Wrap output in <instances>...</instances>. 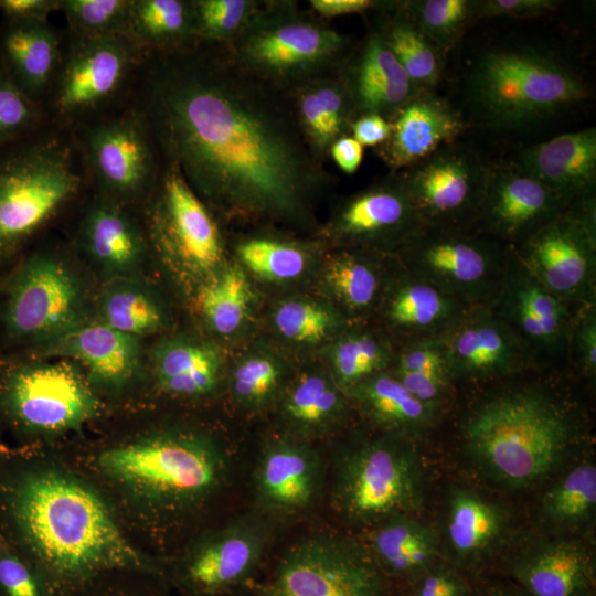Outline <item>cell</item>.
Wrapping results in <instances>:
<instances>
[{
    "instance_id": "obj_1",
    "label": "cell",
    "mask_w": 596,
    "mask_h": 596,
    "mask_svg": "<svg viewBox=\"0 0 596 596\" xmlns=\"http://www.w3.org/2000/svg\"><path fill=\"white\" fill-rule=\"evenodd\" d=\"M131 104L162 159L216 216L305 225L332 182L287 95L241 68L224 44L147 52Z\"/></svg>"
},
{
    "instance_id": "obj_2",
    "label": "cell",
    "mask_w": 596,
    "mask_h": 596,
    "mask_svg": "<svg viewBox=\"0 0 596 596\" xmlns=\"http://www.w3.org/2000/svg\"><path fill=\"white\" fill-rule=\"evenodd\" d=\"M99 490L131 543L159 564L216 522L234 451L210 424L161 409L107 413L56 446Z\"/></svg>"
},
{
    "instance_id": "obj_3",
    "label": "cell",
    "mask_w": 596,
    "mask_h": 596,
    "mask_svg": "<svg viewBox=\"0 0 596 596\" xmlns=\"http://www.w3.org/2000/svg\"><path fill=\"white\" fill-rule=\"evenodd\" d=\"M0 533L40 571L54 596L111 570L161 574L94 483L55 447H2Z\"/></svg>"
},
{
    "instance_id": "obj_4",
    "label": "cell",
    "mask_w": 596,
    "mask_h": 596,
    "mask_svg": "<svg viewBox=\"0 0 596 596\" xmlns=\"http://www.w3.org/2000/svg\"><path fill=\"white\" fill-rule=\"evenodd\" d=\"M471 119L498 131H524L573 109L589 96L579 70L542 44L507 42L483 47L464 77Z\"/></svg>"
},
{
    "instance_id": "obj_5",
    "label": "cell",
    "mask_w": 596,
    "mask_h": 596,
    "mask_svg": "<svg viewBox=\"0 0 596 596\" xmlns=\"http://www.w3.org/2000/svg\"><path fill=\"white\" fill-rule=\"evenodd\" d=\"M468 454L494 480L512 488L540 481L563 460L577 435L567 407L536 384L502 391L467 415Z\"/></svg>"
},
{
    "instance_id": "obj_6",
    "label": "cell",
    "mask_w": 596,
    "mask_h": 596,
    "mask_svg": "<svg viewBox=\"0 0 596 596\" xmlns=\"http://www.w3.org/2000/svg\"><path fill=\"white\" fill-rule=\"evenodd\" d=\"M87 193L71 129L47 124L0 147V277Z\"/></svg>"
},
{
    "instance_id": "obj_7",
    "label": "cell",
    "mask_w": 596,
    "mask_h": 596,
    "mask_svg": "<svg viewBox=\"0 0 596 596\" xmlns=\"http://www.w3.org/2000/svg\"><path fill=\"white\" fill-rule=\"evenodd\" d=\"M108 413L70 361L30 354L0 355V425L14 446L56 447Z\"/></svg>"
},
{
    "instance_id": "obj_8",
    "label": "cell",
    "mask_w": 596,
    "mask_h": 596,
    "mask_svg": "<svg viewBox=\"0 0 596 596\" xmlns=\"http://www.w3.org/2000/svg\"><path fill=\"white\" fill-rule=\"evenodd\" d=\"M349 36L294 0H260L246 26L226 47L252 76L287 94L338 70L352 46Z\"/></svg>"
},
{
    "instance_id": "obj_9",
    "label": "cell",
    "mask_w": 596,
    "mask_h": 596,
    "mask_svg": "<svg viewBox=\"0 0 596 596\" xmlns=\"http://www.w3.org/2000/svg\"><path fill=\"white\" fill-rule=\"evenodd\" d=\"M61 247H30L0 277V355L30 353L84 321V291Z\"/></svg>"
},
{
    "instance_id": "obj_10",
    "label": "cell",
    "mask_w": 596,
    "mask_h": 596,
    "mask_svg": "<svg viewBox=\"0 0 596 596\" xmlns=\"http://www.w3.org/2000/svg\"><path fill=\"white\" fill-rule=\"evenodd\" d=\"M64 32L61 65L43 103L49 123L73 129L128 106L147 51L124 34Z\"/></svg>"
},
{
    "instance_id": "obj_11",
    "label": "cell",
    "mask_w": 596,
    "mask_h": 596,
    "mask_svg": "<svg viewBox=\"0 0 596 596\" xmlns=\"http://www.w3.org/2000/svg\"><path fill=\"white\" fill-rule=\"evenodd\" d=\"M332 502L349 522L374 526L423 505V468L411 440L383 434L361 439L337 458Z\"/></svg>"
},
{
    "instance_id": "obj_12",
    "label": "cell",
    "mask_w": 596,
    "mask_h": 596,
    "mask_svg": "<svg viewBox=\"0 0 596 596\" xmlns=\"http://www.w3.org/2000/svg\"><path fill=\"white\" fill-rule=\"evenodd\" d=\"M276 522L252 509L194 533L161 562L178 596H235L254 582Z\"/></svg>"
},
{
    "instance_id": "obj_13",
    "label": "cell",
    "mask_w": 596,
    "mask_h": 596,
    "mask_svg": "<svg viewBox=\"0 0 596 596\" xmlns=\"http://www.w3.org/2000/svg\"><path fill=\"white\" fill-rule=\"evenodd\" d=\"M139 214L150 254L171 269L201 284L224 266L225 242L217 216L174 163L163 160Z\"/></svg>"
},
{
    "instance_id": "obj_14",
    "label": "cell",
    "mask_w": 596,
    "mask_h": 596,
    "mask_svg": "<svg viewBox=\"0 0 596 596\" xmlns=\"http://www.w3.org/2000/svg\"><path fill=\"white\" fill-rule=\"evenodd\" d=\"M71 130L88 192L139 211L156 185L163 163L140 110L130 103Z\"/></svg>"
},
{
    "instance_id": "obj_15",
    "label": "cell",
    "mask_w": 596,
    "mask_h": 596,
    "mask_svg": "<svg viewBox=\"0 0 596 596\" xmlns=\"http://www.w3.org/2000/svg\"><path fill=\"white\" fill-rule=\"evenodd\" d=\"M510 247L471 230L423 226L393 256L413 276L481 307L498 294Z\"/></svg>"
},
{
    "instance_id": "obj_16",
    "label": "cell",
    "mask_w": 596,
    "mask_h": 596,
    "mask_svg": "<svg viewBox=\"0 0 596 596\" xmlns=\"http://www.w3.org/2000/svg\"><path fill=\"white\" fill-rule=\"evenodd\" d=\"M247 589L251 596H385V582L368 546L318 532L290 545L266 579Z\"/></svg>"
},
{
    "instance_id": "obj_17",
    "label": "cell",
    "mask_w": 596,
    "mask_h": 596,
    "mask_svg": "<svg viewBox=\"0 0 596 596\" xmlns=\"http://www.w3.org/2000/svg\"><path fill=\"white\" fill-rule=\"evenodd\" d=\"M511 248L547 290L571 307L596 302V195L571 203Z\"/></svg>"
},
{
    "instance_id": "obj_18",
    "label": "cell",
    "mask_w": 596,
    "mask_h": 596,
    "mask_svg": "<svg viewBox=\"0 0 596 596\" xmlns=\"http://www.w3.org/2000/svg\"><path fill=\"white\" fill-rule=\"evenodd\" d=\"M487 172L473 148L454 141L397 173L424 226L470 230Z\"/></svg>"
},
{
    "instance_id": "obj_19",
    "label": "cell",
    "mask_w": 596,
    "mask_h": 596,
    "mask_svg": "<svg viewBox=\"0 0 596 596\" xmlns=\"http://www.w3.org/2000/svg\"><path fill=\"white\" fill-rule=\"evenodd\" d=\"M23 354L74 360L108 413L134 406L146 381L139 338L117 331L100 320L83 322Z\"/></svg>"
},
{
    "instance_id": "obj_20",
    "label": "cell",
    "mask_w": 596,
    "mask_h": 596,
    "mask_svg": "<svg viewBox=\"0 0 596 596\" xmlns=\"http://www.w3.org/2000/svg\"><path fill=\"white\" fill-rule=\"evenodd\" d=\"M424 223L397 172L347 196L318 233L332 248H362L393 255Z\"/></svg>"
},
{
    "instance_id": "obj_21",
    "label": "cell",
    "mask_w": 596,
    "mask_h": 596,
    "mask_svg": "<svg viewBox=\"0 0 596 596\" xmlns=\"http://www.w3.org/2000/svg\"><path fill=\"white\" fill-rule=\"evenodd\" d=\"M570 204L514 161L488 164L482 200L470 230L513 247Z\"/></svg>"
},
{
    "instance_id": "obj_22",
    "label": "cell",
    "mask_w": 596,
    "mask_h": 596,
    "mask_svg": "<svg viewBox=\"0 0 596 596\" xmlns=\"http://www.w3.org/2000/svg\"><path fill=\"white\" fill-rule=\"evenodd\" d=\"M323 478L322 458L312 443L280 434L258 453L253 509L276 523L304 514L318 501Z\"/></svg>"
},
{
    "instance_id": "obj_23",
    "label": "cell",
    "mask_w": 596,
    "mask_h": 596,
    "mask_svg": "<svg viewBox=\"0 0 596 596\" xmlns=\"http://www.w3.org/2000/svg\"><path fill=\"white\" fill-rule=\"evenodd\" d=\"M524 340L535 360L555 359L570 347L574 312L517 258H507L501 284L489 306Z\"/></svg>"
},
{
    "instance_id": "obj_24",
    "label": "cell",
    "mask_w": 596,
    "mask_h": 596,
    "mask_svg": "<svg viewBox=\"0 0 596 596\" xmlns=\"http://www.w3.org/2000/svg\"><path fill=\"white\" fill-rule=\"evenodd\" d=\"M445 338L450 382L505 376L536 361L520 334L489 306L472 308Z\"/></svg>"
},
{
    "instance_id": "obj_25",
    "label": "cell",
    "mask_w": 596,
    "mask_h": 596,
    "mask_svg": "<svg viewBox=\"0 0 596 596\" xmlns=\"http://www.w3.org/2000/svg\"><path fill=\"white\" fill-rule=\"evenodd\" d=\"M222 383L223 359L213 344L169 338L155 349L151 374L132 407L160 408L166 402L202 404L217 395Z\"/></svg>"
},
{
    "instance_id": "obj_26",
    "label": "cell",
    "mask_w": 596,
    "mask_h": 596,
    "mask_svg": "<svg viewBox=\"0 0 596 596\" xmlns=\"http://www.w3.org/2000/svg\"><path fill=\"white\" fill-rule=\"evenodd\" d=\"M78 207L74 247L110 279L131 277L150 254L139 211L91 192Z\"/></svg>"
},
{
    "instance_id": "obj_27",
    "label": "cell",
    "mask_w": 596,
    "mask_h": 596,
    "mask_svg": "<svg viewBox=\"0 0 596 596\" xmlns=\"http://www.w3.org/2000/svg\"><path fill=\"white\" fill-rule=\"evenodd\" d=\"M387 121L390 135L374 152L391 172L402 171L457 141L468 126L462 111L435 91L415 92Z\"/></svg>"
},
{
    "instance_id": "obj_28",
    "label": "cell",
    "mask_w": 596,
    "mask_h": 596,
    "mask_svg": "<svg viewBox=\"0 0 596 596\" xmlns=\"http://www.w3.org/2000/svg\"><path fill=\"white\" fill-rule=\"evenodd\" d=\"M376 313L386 329L403 343L445 337L472 308L413 276L396 262Z\"/></svg>"
},
{
    "instance_id": "obj_29",
    "label": "cell",
    "mask_w": 596,
    "mask_h": 596,
    "mask_svg": "<svg viewBox=\"0 0 596 596\" xmlns=\"http://www.w3.org/2000/svg\"><path fill=\"white\" fill-rule=\"evenodd\" d=\"M358 116L389 119L414 93L406 73L372 25L353 42L338 67Z\"/></svg>"
},
{
    "instance_id": "obj_30",
    "label": "cell",
    "mask_w": 596,
    "mask_h": 596,
    "mask_svg": "<svg viewBox=\"0 0 596 596\" xmlns=\"http://www.w3.org/2000/svg\"><path fill=\"white\" fill-rule=\"evenodd\" d=\"M65 32L47 22L2 19L0 64L13 84L41 105L61 65Z\"/></svg>"
},
{
    "instance_id": "obj_31",
    "label": "cell",
    "mask_w": 596,
    "mask_h": 596,
    "mask_svg": "<svg viewBox=\"0 0 596 596\" xmlns=\"http://www.w3.org/2000/svg\"><path fill=\"white\" fill-rule=\"evenodd\" d=\"M514 162L570 203L596 195V128L564 132L522 149Z\"/></svg>"
},
{
    "instance_id": "obj_32",
    "label": "cell",
    "mask_w": 596,
    "mask_h": 596,
    "mask_svg": "<svg viewBox=\"0 0 596 596\" xmlns=\"http://www.w3.org/2000/svg\"><path fill=\"white\" fill-rule=\"evenodd\" d=\"M286 95L308 148L324 164L330 147L338 139L351 136V126L358 117L338 70L316 76Z\"/></svg>"
},
{
    "instance_id": "obj_33",
    "label": "cell",
    "mask_w": 596,
    "mask_h": 596,
    "mask_svg": "<svg viewBox=\"0 0 596 596\" xmlns=\"http://www.w3.org/2000/svg\"><path fill=\"white\" fill-rule=\"evenodd\" d=\"M350 403L329 372H304L287 383L276 404L281 434L312 443L344 422Z\"/></svg>"
},
{
    "instance_id": "obj_34",
    "label": "cell",
    "mask_w": 596,
    "mask_h": 596,
    "mask_svg": "<svg viewBox=\"0 0 596 596\" xmlns=\"http://www.w3.org/2000/svg\"><path fill=\"white\" fill-rule=\"evenodd\" d=\"M392 260L393 255L362 248H333L328 254L321 281L348 320L376 311Z\"/></svg>"
},
{
    "instance_id": "obj_35",
    "label": "cell",
    "mask_w": 596,
    "mask_h": 596,
    "mask_svg": "<svg viewBox=\"0 0 596 596\" xmlns=\"http://www.w3.org/2000/svg\"><path fill=\"white\" fill-rule=\"evenodd\" d=\"M345 394L383 434L411 441L433 426L440 411L413 396L390 370L361 381Z\"/></svg>"
},
{
    "instance_id": "obj_36",
    "label": "cell",
    "mask_w": 596,
    "mask_h": 596,
    "mask_svg": "<svg viewBox=\"0 0 596 596\" xmlns=\"http://www.w3.org/2000/svg\"><path fill=\"white\" fill-rule=\"evenodd\" d=\"M372 24L393 53L415 92L435 91L446 54L417 26L404 1H377Z\"/></svg>"
},
{
    "instance_id": "obj_37",
    "label": "cell",
    "mask_w": 596,
    "mask_h": 596,
    "mask_svg": "<svg viewBox=\"0 0 596 596\" xmlns=\"http://www.w3.org/2000/svg\"><path fill=\"white\" fill-rule=\"evenodd\" d=\"M435 531L414 515H393L375 524L368 546L383 573L411 575L426 570L437 554Z\"/></svg>"
},
{
    "instance_id": "obj_38",
    "label": "cell",
    "mask_w": 596,
    "mask_h": 596,
    "mask_svg": "<svg viewBox=\"0 0 596 596\" xmlns=\"http://www.w3.org/2000/svg\"><path fill=\"white\" fill-rule=\"evenodd\" d=\"M517 573L534 596H577L590 578L592 560L583 546L558 541L526 556Z\"/></svg>"
},
{
    "instance_id": "obj_39",
    "label": "cell",
    "mask_w": 596,
    "mask_h": 596,
    "mask_svg": "<svg viewBox=\"0 0 596 596\" xmlns=\"http://www.w3.org/2000/svg\"><path fill=\"white\" fill-rule=\"evenodd\" d=\"M126 36L147 52H173L192 45L191 0H131Z\"/></svg>"
},
{
    "instance_id": "obj_40",
    "label": "cell",
    "mask_w": 596,
    "mask_h": 596,
    "mask_svg": "<svg viewBox=\"0 0 596 596\" xmlns=\"http://www.w3.org/2000/svg\"><path fill=\"white\" fill-rule=\"evenodd\" d=\"M319 242L296 240L275 232H256L235 244L238 264L257 277L285 283L301 277L319 252Z\"/></svg>"
},
{
    "instance_id": "obj_41",
    "label": "cell",
    "mask_w": 596,
    "mask_h": 596,
    "mask_svg": "<svg viewBox=\"0 0 596 596\" xmlns=\"http://www.w3.org/2000/svg\"><path fill=\"white\" fill-rule=\"evenodd\" d=\"M253 299L251 284L238 263H225L200 284L196 296L203 320L220 336H232L245 324Z\"/></svg>"
},
{
    "instance_id": "obj_42",
    "label": "cell",
    "mask_w": 596,
    "mask_h": 596,
    "mask_svg": "<svg viewBox=\"0 0 596 596\" xmlns=\"http://www.w3.org/2000/svg\"><path fill=\"white\" fill-rule=\"evenodd\" d=\"M503 525L502 510L494 503L467 489L451 493L446 533L458 556L467 558L486 551L500 536Z\"/></svg>"
},
{
    "instance_id": "obj_43",
    "label": "cell",
    "mask_w": 596,
    "mask_h": 596,
    "mask_svg": "<svg viewBox=\"0 0 596 596\" xmlns=\"http://www.w3.org/2000/svg\"><path fill=\"white\" fill-rule=\"evenodd\" d=\"M100 321L139 338L160 331L166 315L155 295L131 277L111 278L99 300Z\"/></svg>"
},
{
    "instance_id": "obj_44",
    "label": "cell",
    "mask_w": 596,
    "mask_h": 596,
    "mask_svg": "<svg viewBox=\"0 0 596 596\" xmlns=\"http://www.w3.org/2000/svg\"><path fill=\"white\" fill-rule=\"evenodd\" d=\"M394 356L387 338L371 330L347 329L329 347V373L345 393L361 381L390 370Z\"/></svg>"
},
{
    "instance_id": "obj_45",
    "label": "cell",
    "mask_w": 596,
    "mask_h": 596,
    "mask_svg": "<svg viewBox=\"0 0 596 596\" xmlns=\"http://www.w3.org/2000/svg\"><path fill=\"white\" fill-rule=\"evenodd\" d=\"M349 320L332 304L312 298H289L273 313L276 332L298 345H317L336 339L348 329Z\"/></svg>"
},
{
    "instance_id": "obj_46",
    "label": "cell",
    "mask_w": 596,
    "mask_h": 596,
    "mask_svg": "<svg viewBox=\"0 0 596 596\" xmlns=\"http://www.w3.org/2000/svg\"><path fill=\"white\" fill-rule=\"evenodd\" d=\"M284 363L267 351L243 355L230 375V391L235 403L252 413L276 405L286 385Z\"/></svg>"
},
{
    "instance_id": "obj_47",
    "label": "cell",
    "mask_w": 596,
    "mask_h": 596,
    "mask_svg": "<svg viewBox=\"0 0 596 596\" xmlns=\"http://www.w3.org/2000/svg\"><path fill=\"white\" fill-rule=\"evenodd\" d=\"M596 505V468L581 464L544 496V514L553 522L573 524L587 518Z\"/></svg>"
},
{
    "instance_id": "obj_48",
    "label": "cell",
    "mask_w": 596,
    "mask_h": 596,
    "mask_svg": "<svg viewBox=\"0 0 596 596\" xmlns=\"http://www.w3.org/2000/svg\"><path fill=\"white\" fill-rule=\"evenodd\" d=\"M405 7L423 33L445 54L472 21L471 0H406Z\"/></svg>"
},
{
    "instance_id": "obj_49",
    "label": "cell",
    "mask_w": 596,
    "mask_h": 596,
    "mask_svg": "<svg viewBox=\"0 0 596 596\" xmlns=\"http://www.w3.org/2000/svg\"><path fill=\"white\" fill-rule=\"evenodd\" d=\"M260 0H191L198 41L230 44L246 26Z\"/></svg>"
},
{
    "instance_id": "obj_50",
    "label": "cell",
    "mask_w": 596,
    "mask_h": 596,
    "mask_svg": "<svg viewBox=\"0 0 596 596\" xmlns=\"http://www.w3.org/2000/svg\"><path fill=\"white\" fill-rule=\"evenodd\" d=\"M131 0H61L66 31L77 35L126 34Z\"/></svg>"
},
{
    "instance_id": "obj_51",
    "label": "cell",
    "mask_w": 596,
    "mask_h": 596,
    "mask_svg": "<svg viewBox=\"0 0 596 596\" xmlns=\"http://www.w3.org/2000/svg\"><path fill=\"white\" fill-rule=\"evenodd\" d=\"M64 596H175L157 572L118 568L104 572Z\"/></svg>"
},
{
    "instance_id": "obj_52",
    "label": "cell",
    "mask_w": 596,
    "mask_h": 596,
    "mask_svg": "<svg viewBox=\"0 0 596 596\" xmlns=\"http://www.w3.org/2000/svg\"><path fill=\"white\" fill-rule=\"evenodd\" d=\"M50 124L44 108L24 95L0 64V147Z\"/></svg>"
},
{
    "instance_id": "obj_53",
    "label": "cell",
    "mask_w": 596,
    "mask_h": 596,
    "mask_svg": "<svg viewBox=\"0 0 596 596\" xmlns=\"http://www.w3.org/2000/svg\"><path fill=\"white\" fill-rule=\"evenodd\" d=\"M0 596H54L40 571L1 533Z\"/></svg>"
},
{
    "instance_id": "obj_54",
    "label": "cell",
    "mask_w": 596,
    "mask_h": 596,
    "mask_svg": "<svg viewBox=\"0 0 596 596\" xmlns=\"http://www.w3.org/2000/svg\"><path fill=\"white\" fill-rule=\"evenodd\" d=\"M445 337L426 338L402 344L395 352L391 369L448 376Z\"/></svg>"
},
{
    "instance_id": "obj_55",
    "label": "cell",
    "mask_w": 596,
    "mask_h": 596,
    "mask_svg": "<svg viewBox=\"0 0 596 596\" xmlns=\"http://www.w3.org/2000/svg\"><path fill=\"white\" fill-rule=\"evenodd\" d=\"M574 350L576 362L589 379L596 376V302L577 307L573 316L568 350Z\"/></svg>"
},
{
    "instance_id": "obj_56",
    "label": "cell",
    "mask_w": 596,
    "mask_h": 596,
    "mask_svg": "<svg viewBox=\"0 0 596 596\" xmlns=\"http://www.w3.org/2000/svg\"><path fill=\"white\" fill-rule=\"evenodd\" d=\"M560 3L556 0H471V13L473 20L497 17L536 18L553 12Z\"/></svg>"
},
{
    "instance_id": "obj_57",
    "label": "cell",
    "mask_w": 596,
    "mask_h": 596,
    "mask_svg": "<svg viewBox=\"0 0 596 596\" xmlns=\"http://www.w3.org/2000/svg\"><path fill=\"white\" fill-rule=\"evenodd\" d=\"M406 390L422 403L441 408L450 386L447 375L390 369Z\"/></svg>"
},
{
    "instance_id": "obj_58",
    "label": "cell",
    "mask_w": 596,
    "mask_h": 596,
    "mask_svg": "<svg viewBox=\"0 0 596 596\" xmlns=\"http://www.w3.org/2000/svg\"><path fill=\"white\" fill-rule=\"evenodd\" d=\"M60 10L61 0H0V13L7 20L47 22Z\"/></svg>"
},
{
    "instance_id": "obj_59",
    "label": "cell",
    "mask_w": 596,
    "mask_h": 596,
    "mask_svg": "<svg viewBox=\"0 0 596 596\" xmlns=\"http://www.w3.org/2000/svg\"><path fill=\"white\" fill-rule=\"evenodd\" d=\"M390 135L387 119L376 114L361 115L355 118L351 126V136L362 147H377Z\"/></svg>"
},
{
    "instance_id": "obj_60",
    "label": "cell",
    "mask_w": 596,
    "mask_h": 596,
    "mask_svg": "<svg viewBox=\"0 0 596 596\" xmlns=\"http://www.w3.org/2000/svg\"><path fill=\"white\" fill-rule=\"evenodd\" d=\"M461 581L450 571L439 568L428 573L418 584L414 596H464Z\"/></svg>"
},
{
    "instance_id": "obj_61",
    "label": "cell",
    "mask_w": 596,
    "mask_h": 596,
    "mask_svg": "<svg viewBox=\"0 0 596 596\" xmlns=\"http://www.w3.org/2000/svg\"><path fill=\"white\" fill-rule=\"evenodd\" d=\"M310 10L329 20L333 17L371 11L377 4L374 0H309Z\"/></svg>"
},
{
    "instance_id": "obj_62",
    "label": "cell",
    "mask_w": 596,
    "mask_h": 596,
    "mask_svg": "<svg viewBox=\"0 0 596 596\" xmlns=\"http://www.w3.org/2000/svg\"><path fill=\"white\" fill-rule=\"evenodd\" d=\"M329 156L340 170L353 174L361 166L363 147L352 136H344L330 147Z\"/></svg>"
},
{
    "instance_id": "obj_63",
    "label": "cell",
    "mask_w": 596,
    "mask_h": 596,
    "mask_svg": "<svg viewBox=\"0 0 596 596\" xmlns=\"http://www.w3.org/2000/svg\"><path fill=\"white\" fill-rule=\"evenodd\" d=\"M3 435H4V433H3L2 428H1V425H0V451H1L2 447L6 444V441L3 440Z\"/></svg>"
}]
</instances>
